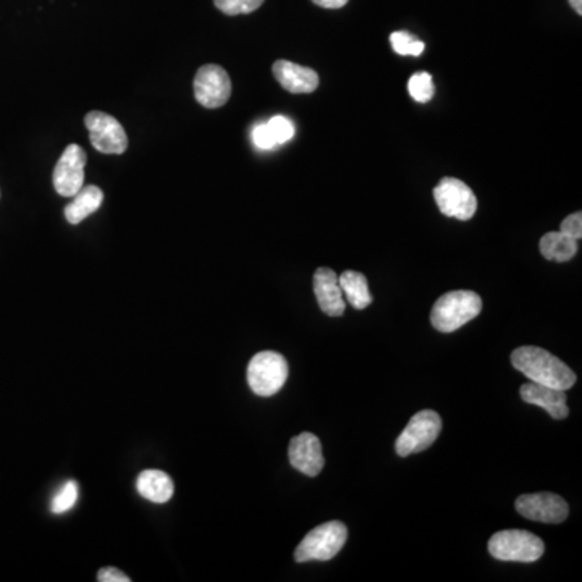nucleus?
<instances>
[{
	"instance_id": "f257e3e1",
	"label": "nucleus",
	"mask_w": 582,
	"mask_h": 582,
	"mask_svg": "<svg viewBox=\"0 0 582 582\" xmlns=\"http://www.w3.org/2000/svg\"><path fill=\"white\" fill-rule=\"evenodd\" d=\"M511 364L531 382L547 387L570 390L576 384V374L570 366L537 346H521L511 353Z\"/></svg>"
},
{
	"instance_id": "f03ea898",
	"label": "nucleus",
	"mask_w": 582,
	"mask_h": 582,
	"mask_svg": "<svg viewBox=\"0 0 582 582\" xmlns=\"http://www.w3.org/2000/svg\"><path fill=\"white\" fill-rule=\"evenodd\" d=\"M481 311V296L474 291H448L435 301L431 311V324L442 334H452L476 319Z\"/></svg>"
},
{
	"instance_id": "7ed1b4c3",
	"label": "nucleus",
	"mask_w": 582,
	"mask_h": 582,
	"mask_svg": "<svg viewBox=\"0 0 582 582\" xmlns=\"http://www.w3.org/2000/svg\"><path fill=\"white\" fill-rule=\"evenodd\" d=\"M346 537L348 531L345 524L340 521L321 524L301 540V544L295 550V560L298 563L332 560L343 549Z\"/></svg>"
},
{
	"instance_id": "20e7f679",
	"label": "nucleus",
	"mask_w": 582,
	"mask_h": 582,
	"mask_svg": "<svg viewBox=\"0 0 582 582\" xmlns=\"http://www.w3.org/2000/svg\"><path fill=\"white\" fill-rule=\"evenodd\" d=\"M248 385L259 397H272L288 379V363L280 353L261 351L249 361Z\"/></svg>"
},
{
	"instance_id": "39448f33",
	"label": "nucleus",
	"mask_w": 582,
	"mask_h": 582,
	"mask_svg": "<svg viewBox=\"0 0 582 582\" xmlns=\"http://www.w3.org/2000/svg\"><path fill=\"white\" fill-rule=\"evenodd\" d=\"M544 552L542 539L523 529L500 531L489 540L490 555L500 561L532 563L539 560Z\"/></svg>"
},
{
	"instance_id": "423d86ee",
	"label": "nucleus",
	"mask_w": 582,
	"mask_h": 582,
	"mask_svg": "<svg viewBox=\"0 0 582 582\" xmlns=\"http://www.w3.org/2000/svg\"><path fill=\"white\" fill-rule=\"evenodd\" d=\"M440 432L442 418L439 413L432 410L419 411L408 422L405 431L401 432L395 443V450L401 458L424 452L437 440Z\"/></svg>"
},
{
	"instance_id": "0eeeda50",
	"label": "nucleus",
	"mask_w": 582,
	"mask_h": 582,
	"mask_svg": "<svg viewBox=\"0 0 582 582\" xmlns=\"http://www.w3.org/2000/svg\"><path fill=\"white\" fill-rule=\"evenodd\" d=\"M434 198L443 216L469 220L476 214V194L458 178H442L439 185L435 186Z\"/></svg>"
},
{
	"instance_id": "6e6552de",
	"label": "nucleus",
	"mask_w": 582,
	"mask_h": 582,
	"mask_svg": "<svg viewBox=\"0 0 582 582\" xmlns=\"http://www.w3.org/2000/svg\"><path fill=\"white\" fill-rule=\"evenodd\" d=\"M89 140L102 154H123L128 148V136L119 120L106 112L93 110L85 117Z\"/></svg>"
},
{
	"instance_id": "1a4fd4ad",
	"label": "nucleus",
	"mask_w": 582,
	"mask_h": 582,
	"mask_svg": "<svg viewBox=\"0 0 582 582\" xmlns=\"http://www.w3.org/2000/svg\"><path fill=\"white\" fill-rule=\"evenodd\" d=\"M232 96V81L224 68L209 64L199 68L194 76V97L206 109L225 106Z\"/></svg>"
},
{
	"instance_id": "9d476101",
	"label": "nucleus",
	"mask_w": 582,
	"mask_h": 582,
	"mask_svg": "<svg viewBox=\"0 0 582 582\" xmlns=\"http://www.w3.org/2000/svg\"><path fill=\"white\" fill-rule=\"evenodd\" d=\"M85 149L78 144H68L54 169V188L60 196L73 198L85 183Z\"/></svg>"
},
{
	"instance_id": "9b49d317",
	"label": "nucleus",
	"mask_w": 582,
	"mask_h": 582,
	"mask_svg": "<svg viewBox=\"0 0 582 582\" xmlns=\"http://www.w3.org/2000/svg\"><path fill=\"white\" fill-rule=\"evenodd\" d=\"M516 511L524 518L545 524H560L568 518L570 508L560 495L528 494L518 497L515 503Z\"/></svg>"
},
{
	"instance_id": "f8f14e48",
	"label": "nucleus",
	"mask_w": 582,
	"mask_h": 582,
	"mask_svg": "<svg viewBox=\"0 0 582 582\" xmlns=\"http://www.w3.org/2000/svg\"><path fill=\"white\" fill-rule=\"evenodd\" d=\"M290 464L304 476L316 477L324 469V455H322L321 440L311 432L296 435L288 447Z\"/></svg>"
},
{
	"instance_id": "ddd939ff",
	"label": "nucleus",
	"mask_w": 582,
	"mask_h": 582,
	"mask_svg": "<svg viewBox=\"0 0 582 582\" xmlns=\"http://www.w3.org/2000/svg\"><path fill=\"white\" fill-rule=\"evenodd\" d=\"M314 295L322 313L330 317H340L345 313L343 291L338 283V275L329 267H321L314 274Z\"/></svg>"
},
{
	"instance_id": "4468645a",
	"label": "nucleus",
	"mask_w": 582,
	"mask_h": 582,
	"mask_svg": "<svg viewBox=\"0 0 582 582\" xmlns=\"http://www.w3.org/2000/svg\"><path fill=\"white\" fill-rule=\"evenodd\" d=\"M519 395L529 405L539 406L547 411L553 419H565L570 414L566 406V390L529 382L519 388Z\"/></svg>"
},
{
	"instance_id": "2eb2a0df",
	"label": "nucleus",
	"mask_w": 582,
	"mask_h": 582,
	"mask_svg": "<svg viewBox=\"0 0 582 582\" xmlns=\"http://www.w3.org/2000/svg\"><path fill=\"white\" fill-rule=\"evenodd\" d=\"M275 80L279 81L283 89L293 94H309L319 86V75L313 68L293 64L288 60H279L272 67Z\"/></svg>"
},
{
	"instance_id": "dca6fc26",
	"label": "nucleus",
	"mask_w": 582,
	"mask_h": 582,
	"mask_svg": "<svg viewBox=\"0 0 582 582\" xmlns=\"http://www.w3.org/2000/svg\"><path fill=\"white\" fill-rule=\"evenodd\" d=\"M136 489L149 502L167 503L173 497L172 477L159 469H146L136 479Z\"/></svg>"
},
{
	"instance_id": "f3484780",
	"label": "nucleus",
	"mask_w": 582,
	"mask_h": 582,
	"mask_svg": "<svg viewBox=\"0 0 582 582\" xmlns=\"http://www.w3.org/2000/svg\"><path fill=\"white\" fill-rule=\"evenodd\" d=\"M104 203V193L99 186H83L78 193L73 196L72 203L65 207V219L68 224L78 225L83 220L88 219L91 214L99 211V207Z\"/></svg>"
},
{
	"instance_id": "a211bd4d",
	"label": "nucleus",
	"mask_w": 582,
	"mask_h": 582,
	"mask_svg": "<svg viewBox=\"0 0 582 582\" xmlns=\"http://www.w3.org/2000/svg\"><path fill=\"white\" fill-rule=\"evenodd\" d=\"M338 283L348 303L355 309H366L372 303L371 291L367 285V279L361 272L346 270L338 275Z\"/></svg>"
},
{
	"instance_id": "6ab92c4d",
	"label": "nucleus",
	"mask_w": 582,
	"mask_h": 582,
	"mask_svg": "<svg viewBox=\"0 0 582 582\" xmlns=\"http://www.w3.org/2000/svg\"><path fill=\"white\" fill-rule=\"evenodd\" d=\"M539 248L547 261L568 262L578 253V240L566 237L561 232L545 233Z\"/></svg>"
},
{
	"instance_id": "aec40b11",
	"label": "nucleus",
	"mask_w": 582,
	"mask_h": 582,
	"mask_svg": "<svg viewBox=\"0 0 582 582\" xmlns=\"http://www.w3.org/2000/svg\"><path fill=\"white\" fill-rule=\"evenodd\" d=\"M408 91L414 101L426 104L434 97L435 86L432 76L427 72L414 73L408 81Z\"/></svg>"
},
{
	"instance_id": "412c9836",
	"label": "nucleus",
	"mask_w": 582,
	"mask_h": 582,
	"mask_svg": "<svg viewBox=\"0 0 582 582\" xmlns=\"http://www.w3.org/2000/svg\"><path fill=\"white\" fill-rule=\"evenodd\" d=\"M78 495H80L78 484L75 481L65 482L64 487L52 498V513L54 515H62V513H67V511L72 510L76 502H78Z\"/></svg>"
},
{
	"instance_id": "4be33fe9",
	"label": "nucleus",
	"mask_w": 582,
	"mask_h": 582,
	"mask_svg": "<svg viewBox=\"0 0 582 582\" xmlns=\"http://www.w3.org/2000/svg\"><path fill=\"white\" fill-rule=\"evenodd\" d=\"M390 43H392L393 51L400 55H414V57H418L424 51V43L419 41L418 38H414L413 34L408 33V31L392 33Z\"/></svg>"
},
{
	"instance_id": "5701e85b",
	"label": "nucleus",
	"mask_w": 582,
	"mask_h": 582,
	"mask_svg": "<svg viewBox=\"0 0 582 582\" xmlns=\"http://www.w3.org/2000/svg\"><path fill=\"white\" fill-rule=\"evenodd\" d=\"M214 4L220 12L235 17V15L256 12L264 4V0H214Z\"/></svg>"
},
{
	"instance_id": "b1692460",
	"label": "nucleus",
	"mask_w": 582,
	"mask_h": 582,
	"mask_svg": "<svg viewBox=\"0 0 582 582\" xmlns=\"http://www.w3.org/2000/svg\"><path fill=\"white\" fill-rule=\"evenodd\" d=\"M267 127H269L270 133L274 136L277 146L287 143L295 136V125L287 117H282V115H277L274 119H270L267 122Z\"/></svg>"
},
{
	"instance_id": "393cba45",
	"label": "nucleus",
	"mask_w": 582,
	"mask_h": 582,
	"mask_svg": "<svg viewBox=\"0 0 582 582\" xmlns=\"http://www.w3.org/2000/svg\"><path fill=\"white\" fill-rule=\"evenodd\" d=\"M560 232L566 237L581 240L582 238V214L574 212L571 216L566 217L560 224Z\"/></svg>"
},
{
	"instance_id": "a878e982",
	"label": "nucleus",
	"mask_w": 582,
	"mask_h": 582,
	"mask_svg": "<svg viewBox=\"0 0 582 582\" xmlns=\"http://www.w3.org/2000/svg\"><path fill=\"white\" fill-rule=\"evenodd\" d=\"M253 143L256 144L259 149H272L277 146L274 136H272L269 127H267V123H261L258 127H254Z\"/></svg>"
},
{
	"instance_id": "bb28decb",
	"label": "nucleus",
	"mask_w": 582,
	"mask_h": 582,
	"mask_svg": "<svg viewBox=\"0 0 582 582\" xmlns=\"http://www.w3.org/2000/svg\"><path fill=\"white\" fill-rule=\"evenodd\" d=\"M97 581L99 582H130L131 579L128 578L127 574L122 573V571L117 570V568H112V566H106L102 568L99 573H97Z\"/></svg>"
},
{
	"instance_id": "cd10ccee",
	"label": "nucleus",
	"mask_w": 582,
	"mask_h": 582,
	"mask_svg": "<svg viewBox=\"0 0 582 582\" xmlns=\"http://www.w3.org/2000/svg\"><path fill=\"white\" fill-rule=\"evenodd\" d=\"M314 4L319 5L322 9H342L348 4V0H313Z\"/></svg>"
},
{
	"instance_id": "c85d7f7f",
	"label": "nucleus",
	"mask_w": 582,
	"mask_h": 582,
	"mask_svg": "<svg viewBox=\"0 0 582 582\" xmlns=\"http://www.w3.org/2000/svg\"><path fill=\"white\" fill-rule=\"evenodd\" d=\"M570 5L573 7L574 12L582 15V0H570Z\"/></svg>"
}]
</instances>
